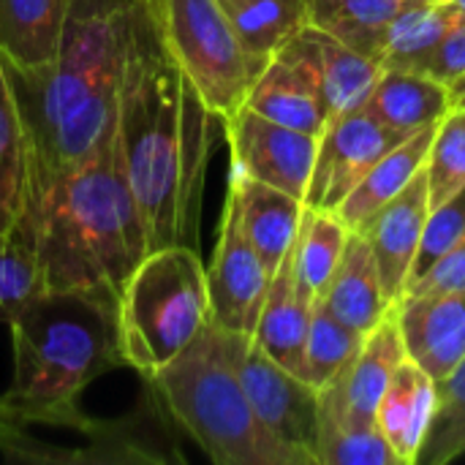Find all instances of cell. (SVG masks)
Wrapping results in <instances>:
<instances>
[{
  "label": "cell",
  "mask_w": 465,
  "mask_h": 465,
  "mask_svg": "<svg viewBox=\"0 0 465 465\" xmlns=\"http://www.w3.org/2000/svg\"><path fill=\"white\" fill-rule=\"evenodd\" d=\"M44 289L35 232L16 223L0 232V324H11Z\"/></svg>",
  "instance_id": "obj_29"
},
{
  "label": "cell",
  "mask_w": 465,
  "mask_h": 465,
  "mask_svg": "<svg viewBox=\"0 0 465 465\" xmlns=\"http://www.w3.org/2000/svg\"><path fill=\"white\" fill-rule=\"evenodd\" d=\"M234 172L305 202L319 136L272 123L248 106L223 120Z\"/></svg>",
  "instance_id": "obj_9"
},
{
  "label": "cell",
  "mask_w": 465,
  "mask_h": 465,
  "mask_svg": "<svg viewBox=\"0 0 465 465\" xmlns=\"http://www.w3.org/2000/svg\"><path fill=\"white\" fill-rule=\"evenodd\" d=\"M125 44L128 11H120L71 19L60 54L44 68H16L0 60L27 139V188L19 221H30L52 185L114 136Z\"/></svg>",
  "instance_id": "obj_2"
},
{
  "label": "cell",
  "mask_w": 465,
  "mask_h": 465,
  "mask_svg": "<svg viewBox=\"0 0 465 465\" xmlns=\"http://www.w3.org/2000/svg\"><path fill=\"white\" fill-rule=\"evenodd\" d=\"M229 351L242 381V390L259 422L292 452L316 465L319 441V390L302 376L275 362L253 335L229 332Z\"/></svg>",
  "instance_id": "obj_8"
},
{
  "label": "cell",
  "mask_w": 465,
  "mask_h": 465,
  "mask_svg": "<svg viewBox=\"0 0 465 465\" xmlns=\"http://www.w3.org/2000/svg\"><path fill=\"white\" fill-rule=\"evenodd\" d=\"M248 54L264 68L267 60L305 25L302 0H218Z\"/></svg>",
  "instance_id": "obj_27"
},
{
  "label": "cell",
  "mask_w": 465,
  "mask_h": 465,
  "mask_svg": "<svg viewBox=\"0 0 465 465\" xmlns=\"http://www.w3.org/2000/svg\"><path fill=\"white\" fill-rule=\"evenodd\" d=\"M460 19L463 14L452 0H417L392 25L381 68L420 71L428 54Z\"/></svg>",
  "instance_id": "obj_26"
},
{
  "label": "cell",
  "mask_w": 465,
  "mask_h": 465,
  "mask_svg": "<svg viewBox=\"0 0 465 465\" xmlns=\"http://www.w3.org/2000/svg\"><path fill=\"white\" fill-rule=\"evenodd\" d=\"M120 349L144 379L169 365L213 322L207 267L193 245L147 251L117 297Z\"/></svg>",
  "instance_id": "obj_6"
},
{
  "label": "cell",
  "mask_w": 465,
  "mask_h": 465,
  "mask_svg": "<svg viewBox=\"0 0 465 465\" xmlns=\"http://www.w3.org/2000/svg\"><path fill=\"white\" fill-rule=\"evenodd\" d=\"M465 234V188L460 193H455L452 199H447L444 204L433 207L428 221H425V232H422V242L417 251V262L411 270V281H417L420 275H425L460 237ZM409 281V283H411Z\"/></svg>",
  "instance_id": "obj_34"
},
{
  "label": "cell",
  "mask_w": 465,
  "mask_h": 465,
  "mask_svg": "<svg viewBox=\"0 0 465 465\" xmlns=\"http://www.w3.org/2000/svg\"><path fill=\"white\" fill-rule=\"evenodd\" d=\"M316 465H401L379 428H338L319 422Z\"/></svg>",
  "instance_id": "obj_33"
},
{
  "label": "cell",
  "mask_w": 465,
  "mask_h": 465,
  "mask_svg": "<svg viewBox=\"0 0 465 465\" xmlns=\"http://www.w3.org/2000/svg\"><path fill=\"white\" fill-rule=\"evenodd\" d=\"M403 139L406 136L373 120L365 106L330 120L319 136L305 204L316 210H338L373 163Z\"/></svg>",
  "instance_id": "obj_11"
},
{
  "label": "cell",
  "mask_w": 465,
  "mask_h": 465,
  "mask_svg": "<svg viewBox=\"0 0 465 465\" xmlns=\"http://www.w3.org/2000/svg\"><path fill=\"white\" fill-rule=\"evenodd\" d=\"M452 3H455V5L460 8V14H463V16H465V0H452Z\"/></svg>",
  "instance_id": "obj_39"
},
{
  "label": "cell",
  "mask_w": 465,
  "mask_h": 465,
  "mask_svg": "<svg viewBox=\"0 0 465 465\" xmlns=\"http://www.w3.org/2000/svg\"><path fill=\"white\" fill-rule=\"evenodd\" d=\"M68 22V0H0V60L16 68L49 65Z\"/></svg>",
  "instance_id": "obj_21"
},
{
  "label": "cell",
  "mask_w": 465,
  "mask_h": 465,
  "mask_svg": "<svg viewBox=\"0 0 465 465\" xmlns=\"http://www.w3.org/2000/svg\"><path fill=\"white\" fill-rule=\"evenodd\" d=\"M251 112L322 136L324 125H327V109L322 104V95L316 90V84L311 82V76L286 54H272L267 60V65L259 71V76L253 79L245 104Z\"/></svg>",
  "instance_id": "obj_22"
},
{
  "label": "cell",
  "mask_w": 465,
  "mask_h": 465,
  "mask_svg": "<svg viewBox=\"0 0 465 465\" xmlns=\"http://www.w3.org/2000/svg\"><path fill=\"white\" fill-rule=\"evenodd\" d=\"M46 292L120 297L147 256V229L131 191L117 131L79 169L52 185L30 221Z\"/></svg>",
  "instance_id": "obj_3"
},
{
  "label": "cell",
  "mask_w": 465,
  "mask_h": 465,
  "mask_svg": "<svg viewBox=\"0 0 465 465\" xmlns=\"http://www.w3.org/2000/svg\"><path fill=\"white\" fill-rule=\"evenodd\" d=\"M153 392L218 465H308L256 417L237 376L226 330L210 322L169 365L147 376Z\"/></svg>",
  "instance_id": "obj_5"
},
{
  "label": "cell",
  "mask_w": 465,
  "mask_h": 465,
  "mask_svg": "<svg viewBox=\"0 0 465 465\" xmlns=\"http://www.w3.org/2000/svg\"><path fill=\"white\" fill-rule=\"evenodd\" d=\"M465 289V234L417 281H411L403 297L420 294H439V292H458Z\"/></svg>",
  "instance_id": "obj_36"
},
{
  "label": "cell",
  "mask_w": 465,
  "mask_h": 465,
  "mask_svg": "<svg viewBox=\"0 0 465 465\" xmlns=\"http://www.w3.org/2000/svg\"><path fill=\"white\" fill-rule=\"evenodd\" d=\"M278 52L311 76L327 109V123L360 109L381 74L379 63L311 25H302Z\"/></svg>",
  "instance_id": "obj_13"
},
{
  "label": "cell",
  "mask_w": 465,
  "mask_h": 465,
  "mask_svg": "<svg viewBox=\"0 0 465 465\" xmlns=\"http://www.w3.org/2000/svg\"><path fill=\"white\" fill-rule=\"evenodd\" d=\"M139 0H68V16L71 19H98L112 16L120 11H128Z\"/></svg>",
  "instance_id": "obj_37"
},
{
  "label": "cell",
  "mask_w": 465,
  "mask_h": 465,
  "mask_svg": "<svg viewBox=\"0 0 465 465\" xmlns=\"http://www.w3.org/2000/svg\"><path fill=\"white\" fill-rule=\"evenodd\" d=\"M14 376L0 411L14 422L95 430L79 395L123 368L117 297L95 292H41L11 324Z\"/></svg>",
  "instance_id": "obj_4"
},
{
  "label": "cell",
  "mask_w": 465,
  "mask_h": 465,
  "mask_svg": "<svg viewBox=\"0 0 465 465\" xmlns=\"http://www.w3.org/2000/svg\"><path fill=\"white\" fill-rule=\"evenodd\" d=\"M455 104H465V87L458 93V98H455Z\"/></svg>",
  "instance_id": "obj_40"
},
{
  "label": "cell",
  "mask_w": 465,
  "mask_h": 465,
  "mask_svg": "<svg viewBox=\"0 0 465 465\" xmlns=\"http://www.w3.org/2000/svg\"><path fill=\"white\" fill-rule=\"evenodd\" d=\"M16 441V425L0 411V447H11Z\"/></svg>",
  "instance_id": "obj_38"
},
{
  "label": "cell",
  "mask_w": 465,
  "mask_h": 465,
  "mask_svg": "<svg viewBox=\"0 0 465 465\" xmlns=\"http://www.w3.org/2000/svg\"><path fill=\"white\" fill-rule=\"evenodd\" d=\"M349 234L351 229L343 223V218L335 210H316L305 204L294 240V270H297V283L313 300L324 297L338 270V262L346 251Z\"/></svg>",
  "instance_id": "obj_25"
},
{
  "label": "cell",
  "mask_w": 465,
  "mask_h": 465,
  "mask_svg": "<svg viewBox=\"0 0 465 465\" xmlns=\"http://www.w3.org/2000/svg\"><path fill=\"white\" fill-rule=\"evenodd\" d=\"M322 300L332 316L362 335L376 330L392 313L395 305L384 294L373 251L362 232L349 234L346 251Z\"/></svg>",
  "instance_id": "obj_20"
},
{
  "label": "cell",
  "mask_w": 465,
  "mask_h": 465,
  "mask_svg": "<svg viewBox=\"0 0 465 465\" xmlns=\"http://www.w3.org/2000/svg\"><path fill=\"white\" fill-rule=\"evenodd\" d=\"M417 0H302L305 25L324 30L381 65L390 30Z\"/></svg>",
  "instance_id": "obj_23"
},
{
  "label": "cell",
  "mask_w": 465,
  "mask_h": 465,
  "mask_svg": "<svg viewBox=\"0 0 465 465\" xmlns=\"http://www.w3.org/2000/svg\"><path fill=\"white\" fill-rule=\"evenodd\" d=\"M406 357V343L392 308V313L365 335L354 360L319 390V422L338 428H376L379 401Z\"/></svg>",
  "instance_id": "obj_12"
},
{
  "label": "cell",
  "mask_w": 465,
  "mask_h": 465,
  "mask_svg": "<svg viewBox=\"0 0 465 465\" xmlns=\"http://www.w3.org/2000/svg\"><path fill=\"white\" fill-rule=\"evenodd\" d=\"M465 455V357L436 381V414L417 465H447Z\"/></svg>",
  "instance_id": "obj_31"
},
{
  "label": "cell",
  "mask_w": 465,
  "mask_h": 465,
  "mask_svg": "<svg viewBox=\"0 0 465 465\" xmlns=\"http://www.w3.org/2000/svg\"><path fill=\"white\" fill-rule=\"evenodd\" d=\"M270 272L259 259L256 248L242 232L234 196L226 191L218 240L213 251V262L207 267V292H210V313L221 330L253 335L267 286Z\"/></svg>",
  "instance_id": "obj_10"
},
{
  "label": "cell",
  "mask_w": 465,
  "mask_h": 465,
  "mask_svg": "<svg viewBox=\"0 0 465 465\" xmlns=\"http://www.w3.org/2000/svg\"><path fill=\"white\" fill-rule=\"evenodd\" d=\"M425 180L430 210L465 188V104H452L439 120L425 161Z\"/></svg>",
  "instance_id": "obj_32"
},
{
  "label": "cell",
  "mask_w": 465,
  "mask_h": 465,
  "mask_svg": "<svg viewBox=\"0 0 465 465\" xmlns=\"http://www.w3.org/2000/svg\"><path fill=\"white\" fill-rule=\"evenodd\" d=\"M183 76L223 123L242 109L262 65L248 54L218 0H153Z\"/></svg>",
  "instance_id": "obj_7"
},
{
  "label": "cell",
  "mask_w": 465,
  "mask_h": 465,
  "mask_svg": "<svg viewBox=\"0 0 465 465\" xmlns=\"http://www.w3.org/2000/svg\"><path fill=\"white\" fill-rule=\"evenodd\" d=\"M313 297L297 283L294 245L272 272L267 297L253 330V341L283 368L302 376V351L308 338V324L313 313Z\"/></svg>",
  "instance_id": "obj_18"
},
{
  "label": "cell",
  "mask_w": 465,
  "mask_h": 465,
  "mask_svg": "<svg viewBox=\"0 0 465 465\" xmlns=\"http://www.w3.org/2000/svg\"><path fill=\"white\" fill-rule=\"evenodd\" d=\"M27 139L19 106L0 63V232H11L25 210Z\"/></svg>",
  "instance_id": "obj_28"
},
{
  "label": "cell",
  "mask_w": 465,
  "mask_h": 465,
  "mask_svg": "<svg viewBox=\"0 0 465 465\" xmlns=\"http://www.w3.org/2000/svg\"><path fill=\"white\" fill-rule=\"evenodd\" d=\"M395 319L406 354L436 381L447 379L465 357V289L403 297Z\"/></svg>",
  "instance_id": "obj_15"
},
{
  "label": "cell",
  "mask_w": 465,
  "mask_h": 465,
  "mask_svg": "<svg viewBox=\"0 0 465 465\" xmlns=\"http://www.w3.org/2000/svg\"><path fill=\"white\" fill-rule=\"evenodd\" d=\"M365 335L343 324L338 316L330 313L324 300L313 302L305 351H302V379L316 390L327 387L362 349Z\"/></svg>",
  "instance_id": "obj_30"
},
{
  "label": "cell",
  "mask_w": 465,
  "mask_h": 465,
  "mask_svg": "<svg viewBox=\"0 0 465 465\" xmlns=\"http://www.w3.org/2000/svg\"><path fill=\"white\" fill-rule=\"evenodd\" d=\"M455 98L447 84L428 74L381 68L376 84L365 98V112L401 136H411L428 125H436Z\"/></svg>",
  "instance_id": "obj_19"
},
{
  "label": "cell",
  "mask_w": 465,
  "mask_h": 465,
  "mask_svg": "<svg viewBox=\"0 0 465 465\" xmlns=\"http://www.w3.org/2000/svg\"><path fill=\"white\" fill-rule=\"evenodd\" d=\"M218 123L172 57L155 3L131 5L117 90V142L150 251L193 245Z\"/></svg>",
  "instance_id": "obj_1"
},
{
  "label": "cell",
  "mask_w": 465,
  "mask_h": 465,
  "mask_svg": "<svg viewBox=\"0 0 465 465\" xmlns=\"http://www.w3.org/2000/svg\"><path fill=\"white\" fill-rule=\"evenodd\" d=\"M428 215H430V196L422 169L409 188H403L392 202H387L360 229L373 251L384 294L392 305L403 300V292L411 281V270L417 262Z\"/></svg>",
  "instance_id": "obj_14"
},
{
  "label": "cell",
  "mask_w": 465,
  "mask_h": 465,
  "mask_svg": "<svg viewBox=\"0 0 465 465\" xmlns=\"http://www.w3.org/2000/svg\"><path fill=\"white\" fill-rule=\"evenodd\" d=\"M226 191L234 196L245 237L251 240V245L256 248L267 272L272 275L297 240L305 202L286 191H278L272 185L251 180L234 169H229Z\"/></svg>",
  "instance_id": "obj_16"
},
{
  "label": "cell",
  "mask_w": 465,
  "mask_h": 465,
  "mask_svg": "<svg viewBox=\"0 0 465 465\" xmlns=\"http://www.w3.org/2000/svg\"><path fill=\"white\" fill-rule=\"evenodd\" d=\"M436 414V379L420 368L411 357L401 362L387 384L379 409L376 428L390 441L401 465L420 463V452L430 433Z\"/></svg>",
  "instance_id": "obj_17"
},
{
  "label": "cell",
  "mask_w": 465,
  "mask_h": 465,
  "mask_svg": "<svg viewBox=\"0 0 465 465\" xmlns=\"http://www.w3.org/2000/svg\"><path fill=\"white\" fill-rule=\"evenodd\" d=\"M436 125H428L398 142L384 158L373 163V169L360 180V185L341 202L335 213L343 218V223L351 232H360L387 202H392L403 188H409L411 180L425 169Z\"/></svg>",
  "instance_id": "obj_24"
},
{
  "label": "cell",
  "mask_w": 465,
  "mask_h": 465,
  "mask_svg": "<svg viewBox=\"0 0 465 465\" xmlns=\"http://www.w3.org/2000/svg\"><path fill=\"white\" fill-rule=\"evenodd\" d=\"M417 74H428L450 87L452 98L465 87V16L444 35V41L428 54Z\"/></svg>",
  "instance_id": "obj_35"
}]
</instances>
